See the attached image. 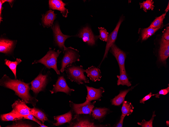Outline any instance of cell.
Masks as SVG:
<instances>
[{"label": "cell", "instance_id": "6da1fadb", "mask_svg": "<svg viewBox=\"0 0 169 127\" xmlns=\"http://www.w3.org/2000/svg\"><path fill=\"white\" fill-rule=\"evenodd\" d=\"M30 84L20 80L11 79L6 74L4 75L0 80V85L13 90L15 94L26 103H31L35 106L38 100L30 95Z\"/></svg>", "mask_w": 169, "mask_h": 127}, {"label": "cell", "instance_id": "7a4b0ae2", "mask_svg": "<svg viewBox=\"0 0 169 127\" xmlns=\"http://www.w3.org/2000/svg\"><path fill=\"white\" fill-rule=\"evenodd\" d=\"M68 78L72 81H74L78 84L89 83V81L84 74L85 70L81 65L76 66L69 64L65 69Z\"/></svg>", "mask_w": 169, "mask_h": 127}, {"label": "cell", "instance_id": "3957f363", "mask_svg": "<svg viewBox=\"0 0 169 127\" xmlns=\"http://www.w3.org/2000/svg\"><path fill=\"white\" fill-rule=\"evenodd\" d=\"M61 52L59 50L56 51L55 49L53 50L49 48V51L45 56L38 60H35L32 64L40 63L48 69L53 68L57 74L60 75V70L57 69V58Z\"/></svg>", "mask_w": 169, "mask_h": 127}, {"label": "cell", "instance_id": "277c9868", "mask_svg": "<svg viewBox=\"0 0 169 127\" xmlns=\"http://www.w3.org/2000/svg\"><path fill=\"white\" fill-rule=\"evenodd\" d=\"M78 52L79 51L77 49L71 47H67L66 50L64 51V56L61 61L60 72H63L66 67L68 65L79 61L80 56Z\"/></svg>", "mask_w": 169, "mask_h": 127}, {"label": "cell", "instance_id": "5b68a950", "mask_svg": "<svg viewBox=\"0 0 169 127\" xmlns=\"http://www.w3.org/2000/svg\"><path fill=\"white\" fill-rule=\"evenodd\" d=\"M69 102L70 106L76 114H86L91 115L94 107V105L96 101L91 103L86 97V101L82 103L75 104L71 101Z\"/></svg>", "mask_w": 169, "mask_h": 127}, {"label": "cell", "instance_id": "8992f818", "mask_svg": "<svg viewBox=\"0 0 169 127\" xmlns=\"http://www.w3.org/2000/svg\"><path fill=\"white\" fill-rule=\"evenodd\" d=\"M11 106L12 110L10 113L13 116L24 117L32 114L30 108L23 100L18 99L15 101Z\"/></svg>", "mask_w": 169, "mask_h": 127}, {"label": "cell", "instance_id": "52a82bcc", "mask_svg": "<svg viewBox=\"0 0 169 127\" xmlns=\"http://www.w3.org/2000/svg\"><path fill=\"white\" fill-rule=\"evenodd\" d=\"M47 75H43L40 73L31 82V89L36 94L43 91L46 86L47 82Z\"/></svg>", "mask_w": 169, "mask_h": 127}, {"label": "cell", "instance_id": "ba28073f", "mask_svg": "<svg viewBox=\"0 0 169 127\" xmlns=\"http://www.w3.org/2000/svg\"><path fill=\"white\" fill-rule=\"evenodd\" d=\"M51 28L53 31L55 40L58 46L64 51L67 47H65L64 43L65 40L72 36L65 35L61 32L59 26L57 23H56Z\"/></svg>", "mask_w": 169, "mask_h": 127}, {"label": "cell", "instance_id": "9c48e42d", "mask_svg": "<svg viewBox=\"0 0 169 127\" xmlns=\"http://www.w3.org/2000/svg\"><path fill=\"white\" fill-rule=\"evenodd\" d=\"M76 36L81 38L83 42L91 46L95 44L96 40L98 39L96 36L94 35L91 29L88 26L83 28Z\"/></svg>", "mask_w": 169, "mask_h": 127}, {"label": "cell", "instance_id": "30bf717a", "mask_svg": "<svg viewBox=\"0 0 169 127\" xmlns=\"http://www.w3.org/2000/svg\"><path fill=\"white\" fill-rule=\"evenodd\" d=\"M111 52L115 58L119 65L120 71H126L125 62L126 57L125 53L118 48L114 44L111 47Z\"/></svg>", "mask_w": 169, "mask_h": 127}, {"label": "cell", "instance_id": "8fae6325", "mask_svg": "<svg viewBox=\"0 0 169 127\" xmlns=\"http://www.w3.org/2000/svg\"><path fill=\"white\" fill-rule=\"evenodd\" d=\"M123 20L124 19L123 17H120L114 30L109 34L108 39L107 42L104 54L100 64L104 59L107 57L109 50L112 45L114 43L116 40L119 28Z\"/></svg>", "mask_w": 169, "mask_h": 127}, {"label": "cell", "instance_id": "7c38bea8", "mask_svg": "<svg viewBox=\"0 0 169 127\" xmlns=\"http://www.w3.org/2000/svg\"><path fill=\"white\" fill-rule=\"evenodd\" d=\"M53 86L52 89L50 90L51 94L61 92L70 95L72 91H74V89H71L69 87L63 76L58 77L55 84L53 85Z\"/></svg>", "mask_w": 169, "mask_h": 127}, {"label": "cell", "instance_id": "4fadbf2b", "mask_svg": "<svg viewBox=\"0 0 169 127\" xmlns=\"http://www.w3.org/2000/svg\"><path fill=\"white\" fill-rule=\"evenodd\" d=\"M87 91V97L90 101L93 100H100L102 94L104 92V90L102 87L96 88L86 85Z\"/></svg>", "mask_w": 169, "mask_h": 127}, {"label": "cell", "instance_id": "5bb4252c", "mask_svg": "<svg viewBox=\"0 0 169 127\" xmlns=\"http://www.w3.org/2000/svg\"><path fill=\"white\" fill-rule=\"evenodd\" d=\"M49 8L53 10H56L60 11L64 17H66L69 13L68 10L65 7L66 4L60 0H49Z\"/></svg>", "mask_w": 169, "mask_h": 127}, {"label": "cell", "instance_id": "9a60e30c", "mask_svg": "<svg viewBox=\"0 0 169 127\" xmlns=\"http://www.w3.org/2000/svg\"><path fill=\"white\" fill-rule=\"evenodd\" d=\"M160 44V60L161 62H165L169 56V41L166 40L162 37Z\"/></svg>", "mask_w": 169, "mask_h": 127}, {"label": "cell", "instance_id": "2e32d148", "mask_svg": "<svg viewBox=\"0 0 169 127\" xmlns=\"http://www.w3.org/2000/svg\"><path fill=\"white\" fill-rule=\"evenodd\" d=\"M14 41L1 39L0 40V52L5 54H8L12 52L15 45Z\"/></svg>", "mask_w": 169, "mask_h": 127}, {"label": "cell", "instance_id": "e0dca14e", "mask_svg": "<svg viewBox=\"0 0 169 127\" xmlns=\"http://www.w3.org/2000/svg\"><path fill=\"white\" fill-rule=\"evenodd\" d=\"M57 14H55L54 11L50 9L45 14L42 15V22L44 27H52L54 20L56 18Z\"/></svg>", "mask_w": 169, "mask_h": 127}, {"label": "cell", "instance_id": "ac0fdd59", "mask_svg": "<svg viewBox=\"0 0 169 127\" xmlns=\"http://www.w3.org/2000/svg\"><path fill=\"white\" fill-rule=\"evenodd\" d=\"M87 76L93 81L100 80L101 78V73L100 69L94 66H92L85 70Z\"/></svg>", "mask_w": 169, "mask_h": 127}, {"label": "cell", "instance_id": "d6986e66", "mask_svg": "<svg viewBox=\"0 0 169 127\" xmlns=\"http://www.w3.org/2000/svg\"><path fill=\"white\" fill-rule=\"evenodd\" d=\"M103 125H97L89 120L86 119H77L75 122L72 123L69 127H105Z\"/></svg>", "mask_w": 169, "mask_h": 127}, {"label": "cell", "instance_id": "ffe728a7", "mask_svg": "<svg viewBox=\"0 0 169 127\" xmlns=\"http://www.w3.org/2000/svg\"><path fill=\"white\" fill-rule=\"evenodd\" d=\"M54 119L56 120V123L53 124V125L58 126L70 122L72 118V113L71 111L62 115L54 116Z\"/></svg>", "mask_w": 169, "mask_h": 127}, {"label": "cell", "instance_id": "44dd1931", "mask_svg": "<svg viewBox=\"0 0 169 127\" xmlns=\"http://www.w3.org/2000/svg\"><path fill=\"white\" fill-rule=\"evenodd\" d=\"M132 86L128 89L120 91L119 94L111 100L112 105L118 106L121 104L124 100L125 97L128 93L133 89L135 87Z\"/></svg>", "mask_w": 169, "mask_h": 127}, {"label": "cell", "instance_id": "7402d4cb", "mask_svg": "<svg viewBox=\"0 0 169 127\" xmlns=\"http://www.w3.org/2000/svg\"><path fill=\"white\" fill-rule=\"evenodd\" d=\"M108 111L109 109L106 108L96 107L93 110L92 116L95 119L99 120L103 118Z\"/></svg>", "mask_w": 169, "mask_h": 127}, {"label": "cell", "instance_id": "603a6c76", "mask_svg": "<svg viewBox=\"0 0 169 127\" xmlns=\"http://www.w3.org/2000/svg\"><path fill=\"white\" fill-rule=\"evenodd\" d=\"M120 75H117L118 79L117 81V85H126L128 87L130 86L131 84L129 81L126 74V71L123 70L120 71Z\"/></svg>", "mask_w": 169, "mask_h": 127}, {"label": "cell", "instance_id": "cb8c5ba5", "mask_svg": "<svg viewBox=\"0 0 169 127\" xmlns=\"http://www.w3.org/2000/svg\"><path fill=\"white\" fill-rule=\"evenodd\" d=\"M32 114L37 119L40 120L43 124L45 121H47L48 119L46 114L41 110L34 107L30 108Z\"/></svg>", "mask_w": 169, "mask_h": 127}, {"label": "cell", "instance_id": "d4e9b609", "mask_svg": "<svg viewBox=\"0 0 169 127\" xmlns=\"http://www.w3.org/2000/svg\"><path fill=\"white\" fill-rule=\"evenodd\" d=\"M22 61L20 59L17 58L15 61H12L6 59L5 60L4 64L7 66L13 73L15 79L16 78V68L17 66Z\"/></svg>", "mask_w": 169, "mask_h": 127}, {"label": "cell", "instance_id": "484cf974", "mask_svg": "<svg viewBox=\"0 0 169 127\" xmlns=\"http://www.w3.org/2000/svg\"><path fill=\"white\" fill-rule=\"evenodd\" d=\"M134 108L131 103L124 100L121 109L122 114L126 116H129L133 112Z\"/></svg>", "mask_w": 169, "mask_h": 127}, {"label": "cell", "instance_id": "4316f807", "mask_svg": "<svg viewBox=\"0 0 169 127\" xmlns=\"http://www.w3.org/2000/svg\"><path fill=\"white\" fill-rule=\"evenodd\" d=\"M160 28L154 29L148 27L143 29L142 31V40H145L152 35L159 29Z\"/></svg>", "mask_w": 169, "mask_h": 127}, {"label": "cell", "instance_id": "83f0119b", "mask_svg": "<svg viewBox=\"0 0 169 127\" xmlns=\"http://www.w3.org/2000/svg\"><path fill=\"white\" fill-rule=\"evenodd\" d=\"M166 13H165L156 18L149 27L154 29L160 28L163 23V21L165 18Z\"/></svg>", "mask_w": 169, "mask_h": 127}, {"label": "cell", "instance_id": "f1b7e54d", "mask_svg": "<svg viewBox=\"0 0 169 127\" xmlns=\"http://www.w3.org/2000/svg\"><path fill=\"white\" fill-rule=\"evenodd\" d=\"M0 117L1 120L4 121H14L24 118L23 117H18L13 116L10 112L1 115Z\"/></svg>", "mask_w": 169, "mask_h": 127}, {"label": "cell", "instance_id": "f546056e", "mask_svg": "<svg viewBox=\"0 0 169 127\" xmlns=\"http://www.w3.org/2000/svg\"><path fill=\"white\" fill-rule=\"evenodd\" d=\"M154 2L151 0H147L140 3L141 8H142L144 11L146 12L147 10L151 9L153 10L154 7Z\"/></svg>", "mask_w": 169, "mask_h": 127}, {"label": "cell", "instance_id": "4dcf8cb0", "mask_svg": "<svg viewBox=\"0 0 169 127\" xmlns=\"http://www.w3.org/2000/svg\"><path fill=\"white\" fill-rule=\"evenodd\" d=\"M98 28L100 34L99 35L96 36L97 38H99L103 41L107 42L109 35L108 32L104 28L98 27Z\"/></svg>", "mask_w": 169, "mask_h": 127}, {"label": "cell", "instance_id": "1f68e13d", "mask_svg": "<svg viewBox=\"0 0 169 127\" xmlns=\"http://www.w3.org/2000/svg\"><path fill=\"white\" fill-rule=\"evenodd\" d=\"M155 111L153 112L152 117L149 121H146L144 119H143L142 122H138L137 123L142 127H153V122L154 117L156 116V115L155 114Z\"/></svg>", "mask_w": 169, "mask_h": 127}, {"label": "cell", "instance_id": "d6a6232c", "mask_svg": "<svg viewBox=\"0 0 169 127\" xmlns=\"http://www.w3.org/2000/svg\"><path fill=\"white\" fill-rule=\"evenodd\" d=\"M6 127H32V126L24 122L18 121L17 122L13 123L12 125H8Z\"/></svg>", "mask_w": 169, "mask_h": 127}, {"label": "cell", "instance_id": "836d02e7", "mask_svg": "<svg viewBox=\"0 0 169 127\" xmlns=\"http://www.w3.org/2000/svg\"><path fill=\"white\" fill-rule=\"evenodd\" d=\"M24 118V119L30 120L36 122L40 125V126H39V127H48V126H46V125H44L40 121L38 120L37 119L35 118L34 117V116H33L32 114L29 115L25 117Z\"/></svg>", "mask_w": 169, "mask_h": 127}, {"label": "cell", "instance_id": "e575fe53", "mask_svg": "<svg viewBox=\"0 0 169 127\" xmlns=\"http://www.w3.org/2000/svg\"><path fill=\"white\" fill-rule=\"evenodd\" d=\"M169 92V87L167 88L161 89L160 90L158 93L155 94V97L158 98H159V96L161 95H165Z\"/></svg>", "mask_w": 169, "mask_h": 127}, {"label": "cell", "instance_id": "d590c367", "mask_svg": "<svg viewBox=\"0 0 169 127\" xmlns=\"http://www.w3.org/2000/svg\"><path fill=\"white\" fill-rule=\"evenodd\" d=\"M155 95V94H152V93L151 92L148 95L145 96L143 98L140 100V103H144V102L150 99L152 96Z\"/></svg>", "mask_w": 169, "mask_h": 127}, {"label": "cell", "instance_id": "8d00e7d4", "mask_svg": "<svg viewBox=\"0 0 169 127\" xmlns=\"http://www.w3.org/2000/svg\"><path fill=\"white\" fill-rule=\"evenodd\" d=\"M166 40L169 41V27H167L164 32L162 37Z\"/></svg>", "mask_w": 169, "mask_h": 127}, {"label": "cell", "instance_id": "74e56055", "mask_svg": "<svg viewBox=\"0 0 169 127\" xmlns=\"http://www.w3.org/2000/svg\"><path fill=\"white\" fill-rule=\"evenodd\" d=\"M125 115L122 114L120 117V119L118 123L117 124L115 127H122L123 126V120L125 117Z\"/></svg>", "mask_w": 169, "mask_h": 127}, {"label": "cell", "instance_id": "f35d334b", "mask_svg": "<svg viewBox=\"0 0 169 127\" xmlns=\"http://www.w3.org/2000/svg\"><path fill=\"white\" fill-rule=\"evenodd\" d=\"M3 3V2L2 0L0 1V21L1 22V20L2 19V17L1 16V14L2 12V5Z\"/></svg>", "mask_w": 169, "mask_h": 127}, {"label": "cell", "instance_id": "ab89813d", "mask_svg": "<svg viewBox=\"0 0 169 127\" xmlns=\"http://www.w3.org/2000/svg\"><path fill=\"white\" fill-rule=\"evenodd\" d=\"M2 2L3 3H4L5 2H8L10 5L11 7H12L13 6V2L14 1V0H2Z\"/></svg>", "mask_w": 169, "mask_h": 127}, {"label": "cell", "instance_id": "60d3db41", "mask_svg": "<svg viewBox=\"0 0 169 127\" xmlns=\"http://www.w3.org/2000/svg\"><path fill=\"white\" fill-rule=\"evenodd\" d=\"M169 2H168L167 6L165 10V11L166 12V13L168 12V11L169 10Z\"/></svg>", "mask_w": 169, "mask_h": 127}, {"label": "cell", "instance_id": "b9f144b4", "mask_svg": "<svg viewBox=\"0 0 169 127\" xmlns=\"http://www.w3.org/2000/svg\"><path fill=\"white\" fill-rule=\"evenodd\" d=\"M166 124L169 127V121H166Z\"/></svg>", "mask_w": 169, "mask_h": 127}]
</instances>
